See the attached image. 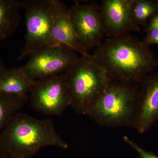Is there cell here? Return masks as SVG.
<instances>
[{"mask_svg":"<svg viewBox=\"0 0 158 158\" xmlns=\"http://www.w3.org/2000/svg\"><path fill=\"white\" fill-rule=\"evenodd\" d=\"M91 56L110 80L125 84H139L158 67V59L149 46L129 33L107 38Z\"/></svg>","mask_w":158,"mask_h":158,"instance_id":"cell-1","label":"cell"},{"mask_svg":"<svg viewBox=\"0 0 158 158\" xmlns=\"http://www.w3.org/2000/svg\"><path fill=\"white\" fill-rule=\"evenodd\" d=\"M50 146L68 147L49 118L38 119L19 112L0 133V146L9 158H31L42 148Z\"/></svg>","mask_w":158,"mask_h":158,"instance_id":"cell-2","label":"cell"},{"mask_svg":"<svg viewBox=\"0 0 158 158\" xmlns=\"http://www.w3.org/2000/svg\"><path fill=\"white\" fill-rule=\"evenodd\" d=\"M139 84L110 80L101 95L85 111L98 124L107 127L135 128L138 113Z\"/></svg>","mask_w":158,"mask_h":158,"instance_id":"cell-3","label":"cell"},{"mask_svg":"<svg viewBox=\"0 0 158 158\" xmlns=\"http://www.w3.org/2000/svg\"><path fill=\"white\" fill-rule=\"evenodd\" d=\"M64 73L70 90V106L82 115L110 81L106 69L89 54L81 55Z\"/></svg>","mask_w":158,"mask_h":158,"instance_id":"cell-4","label":"cell"},{"mask_svg":"<svg viewBox=\"0 0 158 158\" xmlns=\"http://www.w3.org/2000/svg\"><path fill=\"white\" fill-rule=\"evenodd\" d=\"M21 2L25 12L27 34L18 60L50 45L52 24L51 0H25Z\"/></svg>","mask_w":158,"mask_h":158,"instance_id":"cell-5","label":"cell"},{"mask_svg":"<svg viewBox=\"0 0 158 158\" xmlns=\"http://www.w3.org/2000/svg\"><path fill=\"white\" fill-rule=\"evenodd\" d=\"M30 100L32 108L39 113L62 114L71 105L70 90L64 73L35 81Z\"/></svg>","mask_w":158,"mask_h":158,"instance_id":"cell-6","label":"cell"},{"mask_svg":"<svg viewBox=\"0 0 158 158\" xmlns=\"http://www.w3.org/2000/svg\"><path fill=\"white\" fill-rule=\"evenodd\" d=\"M76 52L62 46L48 45L31 55L20 67L33 81L63 73L78 59Z\"/></svg>","mask_w":158,"mask_h":158,"instance_id":"cell-7","label":"cell"},{"mask_svg":"<svg viewBox=\"0 0 158 158\" xmlns=\"http://www.w3.org/2000/svg\"><path fill=\"white\" fill-rule=\"evenodd\" d=\"M74 31L83 50L97 47L105 36L100 7L96 3L81 4L78 2L69 9Z\"/></svg>","mask_w":158,"mask_h":158,"instance_id":"cell-8","label":"cell"},{"mask_svg":"<svg viewBox=\"0 0 158 158\" xmlns=\"http://www.w3.org/2000/svg\"><path fill=\"white\" fill-rule=\"evenodd\" d=\"M134 0H103L100 7L105 36L108 38L140 31L133 19Z\"/></svg>","mask_w":158,"mask_h":158,"instance_id":"cell-9","label":"cell"},{"mask_svg":"<svg viewBox=\"0 0 158 158\" xmlns=\"http://www.w3.org/2000/svg\"><path fill=\"white\" fill-rule=\"evenodd\" d=\"M139 85L138 113L134 128L144 134L158 121V72L145 76Z\"/></svg>","mask_w":158,"mask_h":158,"instance_id":"cell-10","label":"cell"},{"mask_svg":"<svg viewBox=\"0 0 158 158\" xmlns=\"http://www.w3.org/2000/svg\"><path fill=\"white\" fill-rule=\"evenodd\" d=\"M52 24L50 45L67 48L81 55L86 53L82 49L74 31L69 11L63 2L51 0Z\"/></svg>","mask_w":158,"mask_h":158,"instance_id":"cell-11","label":"cell"},{"mask_svg":"<svg viewBox=\"0 0 158 158\" xmlns=\"http://www.w3.org/2000/svg\"><path fill=\"white\" fill-rule=\"evenodd\" d=\"M22 2L17 0H0V41L9 39L21 21Z\"/></svg>","mask_w":158,"mask_h":158,"instance_id":"cell-12","label":"cell"},{"mask_svg":"<svg viewBox=\"0 0 158 158\" xmlns=\"http://www.w3.org/2000/svg\"><path fill=\"white\" fill-rule=\"evenodd\" d=\"M34 81L26 76L21 67L8 69L0 81V93L20 96L28 95Z\"/></svg>","mask_w":158,"mask_h":158,"instance_id":"cell-13","label":"cell"},{"mask_svg":"<svg viewBox=\"0 0 158 158\" xmlns=\"http://www.w3.org/2000/svg\"><path fill=\"white\" fill-rule=\"evenodd\" d=\"M28 98V95L0 93V133L11 118L23 106Z\"/></svg>","mask_w":158,"mask_h":158,"instance_id":"cell-14","label":"cell"},{"mask_svg":"<svg viewBox=\"0 0 158 158\" xmlns=\"http://www.w3.org/2000/svg\"><path fill=\"white\" fill-rule=\"evenodd\" d=\"M132 11L133 19L136 24L146 28L148 20L158 14V1L134 0Z\"/></svg>","mask_w":158,"mask_h":158,"instance_id":"cell-15","label":"cell"},{"mask_svg":"<svg viewBox=\"0 0 158 158\" xmlns=\"http://www.w3.org/2000/svg\"><path fill=\"white\" fill-rule=\"evenodd\" d=\"M123 140L125 141L126 143L128 144L138 153L140 158H158V157L152 153L148 152L145 150L127 136H124L123 137Z\"/></svg>","mask_w":158,"mask_h":158,"instance_id":"cell-16","label":"cell"},{"mask_svg":"<svg viewBox=\"0 0 158 158\" xmlns=\"http://www.w3.org/2000/svg\"><path fill=\"white\" fill-rule=\"evenodd\" d=\"M147 34L142 41L146 45L150 46L151 44L158 45V30L152 29L146 31Z\"/></svg>","mask_w":158,"mask_h":158,"instance_id":"cell-17","label":"cell"},{"mask_svg":"<svg viewBox=\"0 0 158 158\" xmlns=\"http://www.w3.org/2000/svg\"><path fill=\"white\" fill-rule=\"evenodd\" d=\"M152 29H157L158 30V14L154 16L151 19L149 23L147 25L145 31Z\"/></svg>","mask_w":158,"mask_h":158,"instance_id":"cell-18","label":"cell"},{"mask_svg":"<svg viewBox=\"0 0 158 158\" xmlns=\"http://www.w3.org/2000/svg\"><path fill=\"white\" fill-rule=\"evenodd\" d=\"M8 69L3 60L0 58V81L5 75Z\"/></svg>","mask_w":158,"mask_h":158,"instance_id":"cell-19","label":"cell"},{"mask_svg":"<svg viewBox=\"0 0 158 158\" xmlns=\"http://www.w3.org/2000/svg\"><path fill=\"white\" fill-rule=\"evenodd\" d=\"M0 158H9L1 146H0Z\"/></svg>","mask_w":158,"mask_h":158,"instance_id":"cell-20","label":"cell"},{"mask_svg":"<svg viewBox=\"0 0 158 158\" xmlns=\"http://www.w3.org/2000/svg\"></svg>","mask_w":158,"mask_h":158,"instance_id":"cell-21","label":"cell"}]
</instances>
